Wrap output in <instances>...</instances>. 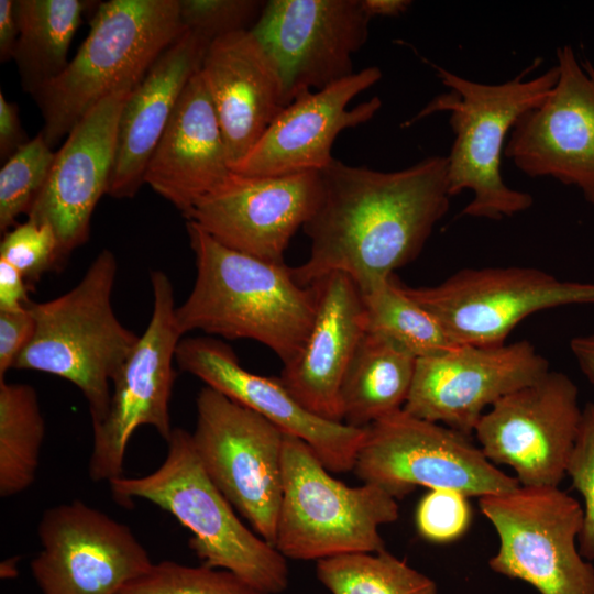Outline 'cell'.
<instances>
[{"label": "cell", "mask_w": 594, "mask_h": 594, "mask_svg": "<svg viewBox=\"0 0 594 594\" xmlns=\"http://www.w3.org/2000/svg\"><path fill=\"white\" fill-rule=\"evenodd\" d=\"M90 3L85 0H16L19 37L12 59L24 91L33 96L65 69L72 40Z\"/></svg>", "instance_id": "cell-27"}, {"label": "cell", "mask_w": 594, "mask_h": 594, "mask_svg": "<svg viewBox=\"0 0 594 594\" xmlns=\"http://www.w3.org/2000/svg\"><path fill=\"white\" fill-rule=\"evenodd\" d=\"M353 471L363 483L377 485L396 499L417 486L479 498L519 486L469 436L404 409L364 428Z\"/></svg>", "instance_id": "cell-9"}, {"label": "cell", "mask_w": 594, "mask_h": 594, "mask_svg": "<svg viewBox=\"0 0 594 594\" xmlns=\"http://www.w3.org/2000/svg\"><path fill=\"white\" fill-rule=\"evenodd\" d=\"M566 476L583 499V521L578 544L585 560H594V402L582 409L580 432Z\"/></svg>", "instance_id": "cell-35"}, {"label": "cell", "mask_w": 594, "mask_h": 594, "mask_svg": "<svg viewBox=\"0 0 594 594\" xmlns=\"http://www.w3.org/2000/svg\"><path fill=\"white\" fill-rule=\"evenodd\" d=\"M34 331L35 320L30 307L18 311H0V381L6 380L8 371L14 369Z\"/></svg>", "instance_id": "cell-37"}, {"label": "cell", "mask_w": 594, "mask_h": 594, "mask_svg": "<svg viewBox=\"0 0 594 594\" xmlns=\"http://www.w3.org/2000/svg\"><path fill=\"white\" fill-rule=\"evenodd\" d=\"M163 463L152 473L109 482L118 503L147 501L173 515L190 534L201 564L228 570L267 594L289 583L287 559L246 527L205 471L191 433L174 428Z\"/></svg>", "instance_id": "cell-4"}, {"label": "cell", "mask_w": 594, "mask_h": 594, "mask_svg": "<svg viewBox=\"0 0 594 594\" xmlns=\"http://www.w3.org/2000/svg\"><path fill=\"white\" fill-rule=\"evenodd\" d=\"M265 2L258 0H179L180 21L186 30L210 43L224 35L251 30Z\"/></svg>", "instance_id": "cell-34"}, {"label": "cell", "mask_w": 594, "mask_h": 594, "mask_svg": "<svg viewBox=\"0 0 594 594\" xmlns=\"http://www.w3.org/2000/svg\"><path fill=\"white\" fill-rule=\"evenodd\" d=\"M320 174L321 198L302 227L310 254L292 267L301 286L340 272L370 292L420 254L449 210L447 156L394 172L333 158Z\"/></svg>", "instance_id": "cell-1"}, {"label": "cell", "mask_w": 594, "mask_h": 594, "mask_svg": "<svg viewBox=\"0 0 594 594\" xmlns=\"http://www.w3.org/2000/svg\"><path fill=\"white\" fill-rule=\"evenodd\" d=\"M232 172L221 127L199 70L185 87L152 154L144 184L185 217Z\"/></svg>", "instance_id": "cell-24"}, {"label": "cell", "mask_w": 594, "mask_h": 594, "mask_svg": "<svg viewBox=\"0 0 594 594\" xmlns=\"http://www.w3.org/2000/svg\"><path fill=\"white\" fill-rule=\"evenodd\" d=\"M19 37L16 0H0V61L13 58Z\"/></svg>", "instance_id": "cell-40"}, {"label": "cell", "mask_w": 594, "mask_h": 594, "mask_svg": "<svg viewBox=\"0 0 594 594\" xmlns=\"http://www.w3.org/2000/svg\"><path fill=\"white\" fill-rule=\"evenodd\" d=\"M186 229L196 279L176 308L182 334L201 330L230 340L250 339L274 351L284 365L295 360L315 321L316 285H299L292 267L230 249L193 221Z\"/></svg>", "instance_id": "cell-2"}, {"label": "cell", "mask_w": 594, "mask_h": 594, "mask_svg": "<svg viewBox=\"0 0 594 594\" xmlns=\"http://www.w3.org/2000/svg\"><path fill=\"white\" fill-rule=\"evenodd\" d=\"M400 286L457 344H502L538 311L594 304V283L561 280L531 267L463 268L435 286Z\"/></svg>", "instance_id": "cell-12"}, {"label": "cell", "mask_w": 594, "mask_h": 594, "mask_svg": "<svg viewBox=\"0 0 594 594\" xmlns=\"http://www.w3.org/2000/svg\"><path fill=\"white\" fill-rule=\"evenodd\" d=\"M472 520L468 496L452 490H430L419 502L416 526L419 535L435 543L462 537Z\"/></svg>", "instance_id": "cell-36"}, {"label": "cell", "mask_w": 594, "mask_h": 594, "mask_svg": "<svg viewBox=\"0 0 594 594\" xmlns=\"http://www.w3.org/2000/svg\"><path fill=\"white\" fill-rule=\"evenodd\" d=\"M570 348L580 370L594 386V333L573 338Z\"/></svg>", "instance_id": "cell-41"}, {"label": "cell", "mask_w": 594, "mask_h": 594, "mask_svg": "<svg viewBox=\"0 0 594 594\" xmlns=\"http://www.w3.org/2000/svg\"><path fill=\"white\" fill-rule=\"evenodd\" d=\"M31 561L43 594H120L153 562L129 526L81 501L44 512Z\"/></svg>", "instance_id": "cell-14"}, {"label": "cell", "mask_w": 594, "mask_h": 594, "mask_svg": "<svg viewBox=\"0 0 594 594\" xmlns=\"http://www.w3.org/2000/svg\"><path fill=\"white\" fill-rule=\"evenodd\" d=\"M120 594H267L237 574L205 564L189 566L175 561L153 563Z\"/></svg>", "instance_id": "cell-32"}, {"label": "cell", "mask_w": 594, "mask_h": 594, "mask_svg": "<svg viewBox=\"0 0 594 594\" xmlns=\"http://www.w3.org/2000/svg\"><path fill=\"white\" fill-rule=\"evenodd\" d=\"M498 537L490 568L540 594H594V566L579 550L583 507L559 486H517L479 498Z\"/></svg>", "instance_id": "cell-8"}, {"label": "cell", "mask_w": 594, "mask_h": 594, "mask_svg": "<svg viewBox=\"0 0 594 594\" xmlns=\"http://www.w3.org/2000/svg\"><path fill=\"white\" fill-rule=\"evenodd\" d=\"M200 74L211 97L232 168L287 106L279 67L248 30L212 41Z\"/></svg>", "instance_id": "cell-22"}, {"label": "cell", "mask_w": 594, "mask_h": 594, "mask_svg": "<svg viewBox=\"0 0 594 594\" xmlns=\"http://www.w3.org/2000/svg\"><path fill=\"white\" fill-rule=\"evenodd\" d=\"M370 21L361 0H271L251 31L278 65L289 105L354 74Z\"/></svg>", "instance_id": "cell-17"}, {"label": "cell", "mask_w": 594, "mask_h": 594, "mask_svg": "<svg viewBox=\"0 0 594 594\" xmlns=\"http://www.w3.org/2000/svg\"><path fill=\"white\" fill-rule=\"evenodd\" d=\"M548 372L547 359L527 340L459 344L444 353L417 359L403 409L470 437L496 402Z\"/></svg>", "instance_id": "cell-15"}, {"label": "cell", "mask_w": 594, "mask_h": 594, "mask_svg": "<svg viewBox=\"0 0 594 594\" xmlns=\"http://www.w3.org/2000/svg\"><path fill=\"white\" fill-rule=\"evenodd\" d=\"M28 288L23 275L0 258V311H18L29 307Z\"/></svg>", "instance_id": "cell-39"}, {"label": "cell", "mask_w": 594, "mask_h": 594, "mask_svg": "<svg viewBox=\"0 0 594 594\" xmlns=\"http://www.w3.org/2000/svg\"><path fill=\"white\" fill-rule=\"evenodd\" d=\"M117 271L114 254L103 249L68 292L47 301H31L35 331L14 365L77 386L88 403L92 426L105 420L110 385L140 337L116 316Z\"/></svg>", "instance_id": "cell-6"}, {"label": "cell", "mask_w": 594, "mask_h": 594, "mask_svg": "<svg viewBox=\"0 0 594 594\" xmlns=\"http://www.w3.org/2000/svg\"><path fill=\"white\" fill-rule=\"evenodd\" d=\"M25 132L19 118L16 103L10 102L0 92V157L6 162L21 146L28 143Z\"/></svg>", "instance_id": "cell-38"}, {"label": "cell", "mask_w": 594, "mask_h": 594, "mask_svg": "<svg viewBox=\"0 0 594 594\" xmlns=\"http://www.w3.org/2000/svg\"><path fill=\"white\" fill-rule=\"evenodd\" d=\"M55 152L42 131L11 155L0 169V231L16 226L43 189Z\"/></svg>", "instance_id": "cell-31"}, {"label": "cell", "mask_w": 594, "mask_h": 594, "mask_svg": "<svg viewBox=\"0 0 594 594\" xmlns=\"http://www.w3.org/2000/svg\"><path fill=\"white\" fill-rule=\"evenodd\" d=\"M559 77L512 129L504 155L530 177L578 187L594 205V66L573 48L557 50Z\"/></svg>", "instance_id": "cell-16"}, {"label": "cell", "mask_w": 594, "mask_h": 594, "mask_svg": "<svg viewBox=\"0 0 594 594\" xmlns=\"http://www.w3.org/2000/svg\"><path fill=\"white\" fill-rule=\"evenodd\" d=\"M177 366L230 399L257 413L284 433L306 442L333 473L353 470L364 428L320 418L307 410L279 377L245 370L233 350L221 341L194 337L176 349Z\"/></svg>", "instance_id": "cell-20"}, {"label": "cell", "mask_w": 594, "mask_h": 594, "mask_svg": "<svg viewBox=\"0 0 594 594\" xmlns=\"http://www.w3.org/2000/svg\"><path fill=\"white\" fill-rule=\"evenodd\" d=\"M416 362L397 344L366 332L342 381V422L363 429L402 410L413 385Z\"/></svg>", "instance_id": "cell-26"}, {"label": "cell", "mask_w": 594, "mask_h": 594, "mask_svg": "<svg viewBox=\"0 0 594 594\" xmlns=\"http://www.w3.org/2000/svg\"><path fill=\"white\" fill-rule=\"evenodd\" d=\"M0 258L14 266L30 287L61 263L53 227L31 219L14 226L3 235Z\"/></svg>", "instance_id": "cell-33"}, {"label": "cell", "mask_w": 594, "mask_h": 594, "mask_svg": "<svg viewBox=\"0 0 594 594\" xmlns=\"http://www.w3.org/2000/svg\"><path fill=\"white\" fill-rule=\"evenodd\" d=\"M431 66L449 91L435 97L404 127L435 112L450 113L454 135L447 156L450 196L470 190L472 199L462 213L473 218L501 220L529 209L532 196L504 182L502 154L519 118L538 107L556 85L558 66L528 80L520 74L502 84H482Z\"/></svg>", "instance_id": "cell-3"}, {"label": "cell", "mask_w": 594, "mask_h": 594, "mask_svg": "<svg viewBox=\"0 0 594 594\" xmlns=\"http://www.w3.org/2000/svg\"><path fill=\"white\" fill-rule=\"evenodd\" d=\"M363 10L374 16H398L411 6L409 0H361Z\"/></svg>", "instance_id": "cell-42"}, {"label": "cell", "mask_w": 594, "mask_h": 594, "mask_svg": "<svg viewBox=\"0 0 594 594\" xmlns=\"http://www.w3.org/2000/svg\"><path fill=\"white\" fill-rule=\"evenodd\" d=\"M185 31L179 0H109L98 6L87 37L65 69L38 89L41 130L53 148L100 100L136 87Z\"/></svg>", "instance_id": "cell-5"}, {"label": "cell", "mask_w": 594, "mask_h": 594, "mask_svg": "<svg viewBox=\"0 0 594 594\" xmlns=\"http://www.w3.org/2000/svg\"><path fill=\"white\" fill-rule=\"evenodd\" d=\"M284 435L209 386L197 395L191 438L205 471L237 513L273 546L283 496Z\"/></svg>", "instance_id": "cell-10"}, {"label": "cell", "mask_w": 594, "mask_h": 594, "mask_svg": "<svg viewBox=\"0 0 594 594\" xmlns=\"http://www.w3.org/2000/svg\"><path fill=\"white\" fill-rule=\"evenodd\" d=\"M318 293L315 321L280 381L314 415L342 422L340 391L344 374L366 333L362 293L346 274L334 272L314 283Z\"/></svg>", "instance_id": "cell-23"}, {"label": "cell", "mask_w": 594, "mask_h": 594, "mask_svg": "<svg viewBox=\"0 0 594 594\" xmlns=\"http://www.w3.org/2000/svg\"><path fill=\"white\" fill-rule=\"evenodd\" d=\"M582 409L575 383L549 371L496 402L474 435L483 454L512 468L519 485L559 486L568 474Z\"/></svg>", "instance_id": "cell-13"}, {"label": "cell", "mask_w": 594, "mask_h": 594, "mask_svg": "<svg viewBox=\"0 0 594 594\" xmlns=\"http://www.w3.org/2000/svg\"><path fill=\"white\" fill-rule=\"evenodd\" d=\"M153 309L147 327L112 382L103 421L92 426L88 473L94 482L123 476V461L134 431L153 427L167 441L173 431L169 402L176 378V349L182 332L169 277L151 271Z\"/></svg>", "instance_id": "cell-11"}, {"label": "cell", "mask_w": 594, "mask_h": 594, "mask_svg": "<svg viewBox=\"0 0 594 594\" xmlns=\"http://www.w3.org/2000/svg\"><path fill=\"white\" fill-rule=\"evenodd\" d=\"M399 516L384 488L348 486L330 474L310 447L284 435L283 496L274 547L286 558L319 561L385 550L380 527Z\"/></svg>", "instance_id": "cell-7"}, {"label": "cell", "mask_w": 594, "mask_h": 594, "mask_svg": "<svg viewBox=\"0 0 594 594\" xmlns=\"http://www.w3.org/2000/svg\"><path fill=\"white\" fill-rule=\"evenodd\" d=\"M362 298L366 332L386 338L416 359L459 345L435 315L404 293L394 275Z\"/></svg>", "instance_id": "cell-29"}, {"label": "cell", "mask_w": 594, "mask_h": 594, "mask_svg": "<svg viewBox=\"0 0 594 594\" xmlns=\"http://www.w3.org/2000/svg\"><path fill=\"white\" fill-rule=\"evenodd\" d=\"M45 422L35 389L0 381V496L26 491L35 481Z\"/></svg>", "instance_id": "cell-28"}, {"label": "cell", "mask_w": 594, "mask_h": 594, "mask_svg": "<svg viewBox=\"0 0 594 594\" xmlns=\"http://www.w3.org/2000/svg\"><path fill=\"white\" fill-rule=\"evenodd\" d=\"M316 575L331 594H440L432 579L386 549L319 560Z\"/></svg>", "instance_id": "cell-30"}, {"label": "cell", "mask_w": 594, "mask_h": 594, "mask_svg": "<svg viewBox=\"0 0 594 594\" xmlns=\"http://www.w3.org/2000/svg\"><path fill=\"white\" fill-rule=\"evenodd\" d=\"M210 42L186 30L156 58L127 98L107 195L133 198L178 100L197 74Z\"/></svg>", "instance_id": "cell-25"}, {"label": "cell", "mask_w": 594, "mask_h": 594, "mask_svg": "<svg viewBox=\"0 0 594 594\" xmlns=\"http://www.w3.org/2000/svg\"><path fill=\"white\" fill-rule=\"evenodd\" d=\"M381 78V69L369 66L321 90L300 92L232 170L244 176L321 172L334 158L331 150L340 132L370 121L381 109L378 97L349 109Z\"/></svg>", "instance_id": "cell-21"}, {"label": "cell", "mask_w": 594, "mask_h": 594, "mask_svg": "<svg viewBox=\"0 0 594 594\" xmlns=\"http://www.w3.org/2000/svg\"><path fill=\"white\" fill-rule=\"evenodd\" d=\"M134 88L113 91L77 122L55 152L46 183L26 215L53 227L61 262L89 238L94 210L108 193L121 111Z\"/></svg>", "instance_id": "cell-19"}, {"label": "cell", "mask_w": 594, "mask_h": 594, "mask_svg": "<svg viewBox=\"0 0 594 594\" xmlns=\"http://www.w3.org/2000/svg\"><path fill=\"white\" fill-rule=\"evenodd\" d=\"M320 172L244 176L235 172L185 216L221 244L272 263H284L290 239L315 213Z\"/></svg>", "instance_id": "cell-18"}]
</instances>
